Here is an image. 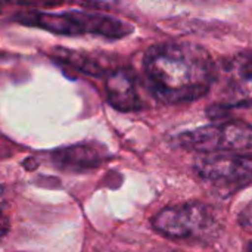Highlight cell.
<instances>
[{
  "mask_svg": "<svg viewBox=\"0 0 252 252\" xmlns=\"http://www.w3.org/2000/svg\"><path fill=\"white\" fill-rule=\"evenodd\" d=\"M154 229L173 239H208L219 232L214 211L196 201L162 208L152 219Z\"/></svg>",
  "mask_w": 252,
  "mask_h": 252,
  "instance_id": "3",
  "label": "cell"
},
{
  "mask_svg": "<svg viewBox=\"0 0 252 252\" xmlns=\"http://www.w3.org/2000/svg\"><path fill=\"white\" fill-rule=\"evenodd\" d=\"M0 10H1V6H0Z\"/></svg>",
  "mask_w": 252,
  "mask_h": 252,
  "instance_id": "13",
  "label": "cell"
},
{
  "mask_svg": "<svg viewBox=\"0 0 252 252\" xmlns=\"http://www.w3.org/2000/svg\"><path fill=\"white\" fill-rule=\"evenodd\" d=\"M250 252H252V247H251V251H250Z\"/></svg>",
  "mask_w": 252,
  "mask_h": 252,
  "instance_id": "12",
  "label": "cell"
},
{
  "mask_svg": "<svg viewBox=\"0 0 252 252\" xmlns=\"http://www.w3.org/2000/svg\"><path fill=\"white\" fill-rule=\"evenodd\" d=\"M180 148L201 154L239 152L252 149V126L244 121H226L186 131L177 136Z\"/></svg>",
  "mask_w": 252,
  "mask_h": 252,
  "instance_id": "4",
  "label": "cell"
},
{
  "mask_svg": "<svg viewBox=\"0 0 252 252\" xmlns=\"http://www.w3.org/2000/svg\"><path fill=\"white\" fill-rule=\"evenodd\" d=\"M143 69L152 93L167 105L205 96L217 78L211 55L202 46L188 41L152 46L145 55Z\"/></svg>",
  "mask_w": 252,
  "mask_h": 252,
  "instance_id": "1",
  "label": "cell"
},
{
  "mask_svg": "<svg viewBox=\"0 0 252 252\" xmlns=\"http://www.w3.org/2000/svg\"><path fill=\"white\" fill-rule=\"evenodd\" d=\"M105 158V149L96 143H77L52 154V161L58 168L74 173L100 167Z\"/></svg>",
  "mask_w": 252,
  "mask_h": 252,
  "instance_id": "8",
  "label": "cell"
},
{
  "mask_svg": "<svg viewBox=\"0 0 252 252\" xmlns=\"http://www.w3.org/2000/svg\"><path fill=\"white\" fill-rule=\"evenodd\" d=\"M52 58L59 62L61 65H65L77 72L92 75V77H102L108 75L111 71L102 63V61L87 52H80V50H71L65 47H55L52 52Z\"/></svg>",
  "mask_w": 252,
  "mask_h": 252,
  "instance_id": "9",
  "label": "cell"
},
{
  "mask_svg": "<svg viewBox=\"0 0 252 252\" xmlns=\"http://www.w3.org/2000/svg\"><path fill=\"white\" fill-rule=\"evenodd\" d=\"M105 93L108 103L117 111L131 112L142 108L137 81L130 69H112L105 80Z\"/></svg>",
  "mask_w": 252,
  "mask_h": 252,
  "instance_id": "7",
  "label": "cell"
},
{
  "mask_svg": "<svg viewBox=\"0 0 252 252\" xmlns=\"http://www.w3.org/2000/svg\"><path fill=\"white\" fill-rule=\"evenodd\" d=\"M15 21L59 35L90 34L105 38H123L133 32V25L128 22L93 10H25L19 12L15 16Z\"/></svg>",
  "mask_w": 252,
  "mask_h": 252,
  "instance_id": "2",
  "label": "cell"
},
{
  "mask_svg": "<svg viewBox=\"0 0 252 252\" xmlns=\"http://www.w3.org/2000/svg\"><path fill=\"white\" fill-rule=\"evenodd\" d=\"M195 171L216 185L233 186L252 180V155L242 154H201L195 164Z\"/></svg>",
  "mask_w": 252,
  "mask_h": 252,
  "instance_id": "5",
  "label": "cell"
},
{
  "mask_svg": "<svg viewBox=\"0 0 252 252\" xmlns=\"http://www.w3.org/2000/svg\"><path fill=\"white\" fill-rule=\"evenodd\" d=\"M239 223H241V226L245 230L252 232V201L250 204H247L245 208L241 211V214H239Z\"/></svg>",
  "mask_w": 252,
  "mask_h": 252,
  "instance_id": "10",
  "label": "cell"
},
{
  "mask_svg": "<svg viewBox=\"0 0 252 252\" xmlns=\"http://www.w3.org/2000/svg\"><path fill=\"white\" fill-rule=\"evenodd\" d=\"M9 229H10V226H9L7 217L0 213V239H3L9 233Z\"/></svg>",
  "mask_w": 252,
  "mask_h": 252,
  "instance_id": "11",
  "label": "cell"
},
{
  "mask_svg": "<svg viewBox=\"0 0 252 252\" xmlns=\"http://www.w3.org/2000/svg\"><path fill=\"white\" fill-rule=\"evenodd\" d=\"M219 102L223 106H251L252 52L239 53L224 63Z\"/></svg>",
  "mask_w": 252,
  "mask_h": 252,
  "instance_id": "6",
  "label": "cell"
}]
</instances>
